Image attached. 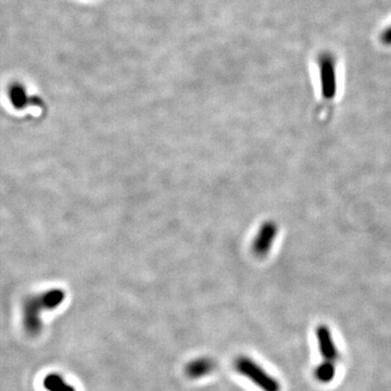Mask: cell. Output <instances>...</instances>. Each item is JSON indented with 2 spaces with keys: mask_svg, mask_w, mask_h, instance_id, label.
I'll return each mask as SVG.
<instances>
[{
  "mask_svg": "<svg viewBox=\"0 0 391 391\" xmlns=\"http://www.w3.org/2000/svg\"><path fill=\"white\" fill-rule=\"evenodd\" d=\"M44 388L47 391H76V387L65 381L59 373H49L43 381Z\"/></svg>",
  "mask_w": 391,
  "mask_h": 391,
  "instance_id": "cell-6",
  "label": "cell"
},
{
  "mask_svg": "<svg viewBox=\"0 0 391 391\" xmlns=\"http://www.w3.org/2000/svg\"><path fill=\"white\" fill-rule=\"evenodd\" d=\"M7 96L13 109L23 111L29 107L44 108V100L36 95H30L26 86L19 80H13L7 87Z\"/></svg>",
  "mask_w": 391,
  "mask_h": 391,
  "instance_id": "cell-3",
  "label": "cell"
},
{
  "mask_svg": "<svg viewBox=\"0 0 391 391\" xmlns=\"http://www.w3.org/2000/svg\"><path fill=\"white\" fill-rule=\"evenodd\" d=\"M67 293L61 288L26 295L22 302V327L26 336L38 338L44 331L43 313L54 311L65 302Z\"/></svg>",
  "mask_w": 391,
  "mask_h": 391,
  "instance_id": "cell-1",
  "label": "cell"
},
{
  "mask_svg": "<svg viewBox=\"0 0 391 391\" xmlns=\"http://www.w3.org/2000/svg\"><path fill=\"white\" fill-rule=\"evenodd\" d=\"M215 364L212 359L199 358L187 364L185 373L192 379H201L212 372Z\"/></svg>",
  "mask_w": 391,
  "mask_h": 391,
  "instance_id": "cell-5",
  "label": "cell"
},
{
  "mask_svg": "<svg viewBox=\"0 0 391 391\" xmlns=\"http://www.w3.org/2000/svg\"><path fill=\"white\" fill-rule=\"evenodd\" d=\"M316 340L319 346L320 353L324 360L336 362L340 358V353L335 344L332 331L325 324L316 327Z\"/></svg>",
  "mask_w": 391,
  "mask_h": 391,
  "instance_id": "cell-4",
  "label": "cell"
},
{
  "mask_svg": "<svg viewBox=\"0 0 391 391\" xmlns=\"http://www.w3.org/2000/svg\"><path fill=\"white\" fill-rule=\"evenodd\" d=\"M235 368L238 373L252 381L256 386L263 391H280V383L278 379L269 375L265 368L247 357L236 359Z\"/></svg>",
  "mask_w": 391,
  "mask_h": 391,
  "instance_id": "cell-2",
  "label": "cell"
},
{
  "mask_svg": "<svg viewBox=\"0 0 391 391\" xmlns=\"http://www.w3.org/2000/svg\"><path fill=\"white\" fill-rule=\"evenodd\" d=\"M335 376H336V366L332 361L324 360L314 370V377L321 383H332Z\"/></svg>",
  "mask_w": 391,
  "mask_h": 391,
  "instance_id": "cell-7",
  "label": "cell"
}]
</instances>
